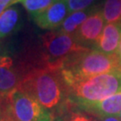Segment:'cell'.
I'll use <instances>...</instances> for the list:
<instances>
[{
  "mask_svg": "<svg viewBox=\"0 0 121 121\" xmlns=\"http://www.w3.org/2000/svg\"><path fill=\"white\" fill-rule=\"evenodd\" d=\"M19 90L36 99L52 113L62 110L67 103V93L60 69L37 67L25 71Z\"/></svg>",
  "mask_w": 121,
  "mask_h": 121,
  "instance_id": "obj_1",
  "label": "cell"
},
{
  "mask_svg": "<svg viewBox=\"0 0 121 121\" xmlns=\"http://www.w3.org/2000/svg\"><path fill=\"white\" fill-rule=\"evenodd\" d=\"M114 71H121V60L117 53L106 54L97 48H90L67 57L60 67L64 82Z\"/></svg>",
  "mask_w": 121,
  "mask_h": 121,
  "instance_id": "obj_2",
  "label": "cell"
},
{
  "mask_svg": "<svg viewBox=\"0 0 121 121\" xmlns=\"http://www.w3.org/2000/svg\"><path fill=\"white\" fill-rule=\"evenodd\" d=\"M67 99L75 105L94 103L121 91V71L64 82Z\"/></svg>",
  "mask_w": 121,
  "mask_h": 121,
  "instance_id": "obj_3",
  "label": "cell"
},
{
  "mask_svg": "<svg viewBox=\"0 0 121 121\" xmlns=\"http://www.w3.org/2000/svg\"><path fill=\"white\" fill-rule=\"evenodd\" d=\"M4 116L10 121H54L55 115L27 93L16 89L6 95Z\"/></svg>",
  "mask_w": 121,
  "mask_h": 121,
  "instance_id": "obj_4",
  "label": "cell"
},
{
  "mask_svg": "<svg viewBox=\"0 0 121 121\" xmlns=\"http://www.w3.org/2000/svg\"><path fill=\"white\" fill-rule=\"evenodd\" d=\"M104 20L100 7L94 6L91 13L82 23L73 36L79 43L88 48L96 47L104 28Z\"/></svg>",
  "mask_w": 121,
  "mask_h": 121,
  "instance_id": "obj_5",
  "label": "cell"
},
{
  "mask_svg": "<svg viewBox=\"0 0 121 121\" xmlns=\"http://www.w3.org/2000/svg\"><path fill=\"white\" fill-rule=\"evenodd\" d=\"M23 76L21 63L16 64L13 57L0 56V93L8 95L18 89Z\"/></svg>",
  "mask_w": 121,
  "mask_h": 121,
  "instance_id": "obj_6",
  "label": "cell"
},
{
  "mask_svg": "<svg viewBox=\"0 0 121 121\" xmlns=\"http://www.w3.org/2000/svg\"><path fill=\"white\" fill-rule=\"evenodd\" d=\"M68 8L65 0H56L48 8L35 14L34 22L42 30L58 29L67 17Z\"/></svg>",
  "mask_w": 121,
  "mask_h": 121,
  "instance_id": "obj_7",
  "label": "cell"
},
{
  "mask_svg": "<svg viewBox=\"0 0 121 121\" xmlns=\"http://www.w3.org/2000/svg\"><path fill=\"white\" fill-rule=\"evenodd\" d=\"M76 106L99 118L117 116L121 112V91L98 102Z\"/></svg>",
  "mask_w": 121,
  "mask_h": 121,
  "instance_id": "obj_8",
  "label": "cell"
},
{
  "mask_svg": "<svg viewBox=\"0 0 121 121\" xmlns=\"http://www.w3.org/2000/svg\"><path fill=\"white\" fill-rule=\"evenodd\" d=\"M120 38L121 22L107 23L104 26L95 48L106 54H115L117 53Z\"/></svg>",
  "mask_w": 121,
  "mask_h": 121,
  "instance_id": "obj_9",
  "label": "cell"
},
{
  "mask_svg": "<svg viewBox=\"0 0 121 121\" xmlns=\"http://www.w3.org/2000/svg\"><path fill=\"white\" fill-rule=\"evenodd\" d=\"M22 24V12L16 5H11L0 15V39L13 34Z\"/></svg>",
  "mask_w": 121,
  "mask_h": 121,
  "instance_id": "obj_10",
  "label": "cell"
},
{
  "mask_svg": "<svg viewBox=\"0 0 121 121\" xmlns=\"http://www.w3.org/2000/svg\"><path fill=\"white\" fill-rule=\"evenodd\" d=\"M93 7L72 13L65 18V21L63 22V23L57 30L61 32L66 33V34H73L79 29V27L82 25V22H84L87 19V17L91 13Z\"/></svg>",
  "mask_w": 121,
  "mask_h": 121,
  "instance_id": "obj_11",
  "label": "cell"
},
{
  "mask_svg": "<svg viewBox=\"0 0 121 121\" xmlns=\"http://www.w3.org/2000/svg\"><path fill=\"white\" fill-rule=\"evenodd\" d=\"M100 10L105 22H121V0H105Z\"/></svg>",
  "mask_w": 121,
  "mask_h": 121,
  "instance_id": "obj_12",
  "label": "cell"
},
{
  "mask_svg": "<svg viewBox=\"0 0 121 121\" xmlns=\"http://www.w3.org/2000/svg\"><path fill=\"white\" fill-rule=\"evenodd\" d=\"M56 0H19L18 3H21L26 11L31 16H34L35 14L50 6Z\"/></svg>",
  "mask_w": 121,
  "mask_h": 121,
  "instance_id": "obj_13",
  "label": "cell"
},
{
  "mask_svg": "<svg viewBox=\"0 0 121 121\" xmlns=\"http://www.w3.org/2000/svg\"><path fill=\"white\" fill-rule=\"evenodd\" d=\"M95 117L94 115L79 108V109H69L64 121H98Z\"/></svg>",
  "mask_w": 121,
  "mask_h": 121,
  "instance_id": "obj_14",
  "label": "cell"
},
{
  "mask_svg": "<svg viewBox=\"0 0 121 121\" xmlns=\"http://www.w3.org/2000/svg\"><path fill=\"white\" fill-rule=\"evenodd\" d=\"M97 1L98 0H65L69 13L91 8Z\"/></svg>",
  "mask_w": 121,
  "mask_h": 121,
  "instance_id": "obj_15",
  "label": "cell"
},
{
  "mask_svg": "<svg viewBox=\"0 0 121 121\" xmlns=\"http://www.w3.org/2000/svg\"><path fill=\"white\" fill-rule=\"evenodd\" d=\"M19 0H0V15L9 6L18 3Z\"/></svg>",
  "mask_w": 121,
  "mask_h": 121,
  "instance_id": "obj_16",
  "label": "cell"
},
{
  "mask_svg": "<svg viewBox=\"0 0 121 121\" xmlns=\"http://www.w3.org/2000/svg\"><path fill=\"white\" fill-rule=\"evenodd\" d=\"M5 108H6V95H3L0 93V118L4 113Z\"/></svg>",
  "mask_w": 121,
  "mask_h": 121,
  "instance_id": "obj_17",
  "label": "cell"
},
{
  "mask_svg": "<svg viewBox=\"0 0 121 121\" xmlns=\"http://www.w3.org/2000/svg\"><path fill=\"white\" fill-rule=\"evenodd\" d=\"M100 121H120L117 116H108V117H100Z\"/></svg>",
  "mask_w": 121,
  "mask_h": 121,
  "instance_id": "obj_18",
  "label": "cell"
},
{
  "mask_svg": "<svg viewBox=\"0 0 121 121\" xmlns=\"http://www.w3.org/2000/svg\"><path fill=\"white\" fill-rule=\"evenodd\" d=\"M117 56H119V58H120L121 60V38H120V41H119V45H118V48H117Z\"/></svg>",
  "mask_w": 121,
  "mask_h": 121,
  "instance_id": "obj_19",
  "label": "cell"
},
{
  "mask_svg": "<svg viewBox=\"0 0 121 121\" xmlns=\"http://www.w3.org/2000/svg\"><path fill=\"white\" fill-rule=\"evenodd\" d=\"M117 117H118V118H119V120L121 121V112L119 113V114H118V115H117Z\"/></svg>",
  "mask_w": 121,
  "mask_h": 121,
  "instance_id": "obj_20",
  "label": "cell"
},
{
  "mask_svg": "<svg viewBox=\"0 0 121 121\" xmlns=\"http://www.w3.org/2000/svg\"><path fill=\"white\" fill-rule=\"evenodd\" d=\"M0 121H2V120H1V119H0Z\"/></svg>",
  "mask_w": 121,
  "mask_h": 121,
  "instance_id": "obj_21",
  "label": "cell"
}]
</instances>
